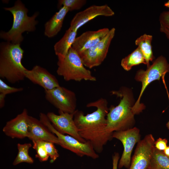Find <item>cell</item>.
Segmentation results:
<instances>
[{
  "label": "cell",
  "instance_id": "cell-20",
  "mask_svg": "<svg viewBox=\"0 0 169 169\" xmlns=\"http://www.w3.org/2000/svg\"><path fill=\"white\" fill-rule=\"evenodd\" d=\"M152 40V35L144 34L137 38L135 41L136 45L144 56L147 68L150 65V62L152 61L154 58L151 44Z\"/></svg>",
  "mask_w": 169,
  "mask_h": 169
},
{
  "label": "cell",
  "instance_id": "cell-24",
  "mask_svg": "<svg viewBox=\"0 0 169 169\" xmlns=\"http://www.w3.org/2000/svg\"><path fill=\"white\" fill-rule=\"evenodd\" d=\"M44 141L38 140L33 141V148L36 152L35 157L41 162L47 161L49 157L44 145Z\"/></svg>",
  "mask_w": 169,
  "mask_h": 169
},
{
  "label": "cell",
  "instance_id": "cell-1",
  "mask_svg": "<svg viewBox=\"0 0 169 169\" xmlns=\"http://www.w3.org/2000/svg\"><path fill=\"white\" fill-rule=\"evenodd\" d=\"M86 107H95L96 109L85 115L82 111L77 110L74 113V121L81 137L90 142L97 153H101L104 146L113 138V134L106 130L108 102L101 98L88 103Z\"/></svg>",
  "mask_w": 169,
  "mask_h": 169
},
{
  "label": "cell",
  "instance_id": "cell-23",
  "mask_svg": "<svg viewBox=\"0 0 169 169\" xmlns=\"http://www.w3.org/2000/svg\"><path fill=\"white\" fill-rule=\"evenodd\" d=\"M17 145L18 151V153L13 162V165L15 166L22 162H26L29 164L33 163L34 160L29 156L28 153L29 149L32 146L31 144L30 143L24 144L18 143Z\"/></svg>",
  "mask_w": 169,
  "mask_h": 169
},
{
  "label": "cell",
  "instance_id": "cell-30",
  "mask_svg": "<svg viewBox=\"0 0 169 169\" xmlns=\"http://www.w3.org/2000/svg\"><path fill=\"white\" fill-rule=\"evenodd\" d=\"M120 158L119 154L115 152L112 157L113 168L112 169H117L118 162Z\"/></svg>",
  "mask_w": 169,
  "mask_h": 169
},
{
  "label": "cell",
  "instance_id": "cell-17",
  "mask_svg": "<svg viewBox=\"0 0 169 169\" xmlns=\"http://www.w3.org/2000/svg\"><path fill=\"white\" fill-rule=\"evenodd\" d=\"M28 138L32 141H43L59 145L58 138L40 120L29 116Z\"/></svg>",
  "mask_w": 169,
  "mask_h": 169
},
{
  "label": "cell",
  "instance_id": "cell-29",
  "mask_svg": "<svg viewBox=\"0 0 169 169\" xmlns=\"http://www.w3.org/2000/svg\"><path fill=\"white\" fill-rule=\"evenodd\" d=\"M160 24L169 29V11H164L159 17Z\"/></svg>",
  "mask_w": 169,
  "mask_h": 169
},
{
  "label": "cell",
  "instance_id": "cell-9",
  "mask_svg": "<svg viewBox=\"0 0 169 169\" xmlns=\"http://www.w3.org/2000/svg\"><path fill=\"white\" fill-rule=\"evenodd\" d=\"M45 93L46 99L59 111L73 114L77 110V98L73 91L60 86L45 90Z\"/></svg>",
  "mask_w": 169,
  "mask_h": 169
},
{
  "label": "cell",
  "instance_id": "cell-8",
  "mask_svg": "<svg viewBox=\"0 0 169 169\" xmlns=\"http://www.w3.org/2000/svg\"><path fill=\"white\" fill-rule=\"evenodd\" d=\"M115 29L112 28L100 42L90 49L78 54L85 67L90 69L101 64L106 57Z\"/></svg>",
  "mask_w": 169,
  "mask_h": 169
},
{
  "label": "cell",
  "instance_id": "cell-4",
  "mask_svg": "<svg viewBox=\"0 0 169 169\" xmlns=\"http://www.w3.org/2000/svg\"><path fill=\"white\" fill-rule=\"evenodd\" d=\"M4 9L12 13L13 22L8 31L1 32L0 38L13 44H20L23 40L22 35L23 32H33L36 29L35 26L38 22L36 18L38 13L36 12L32 16H28V9L19 0L16 1L13 6Z\"/></svg>",
  "mask_w": 169,
  "mask_h": 169
},
{
  "label": "cell",
  "instance_id": "cell-15",
  "mask_svg": "<svg viewBox=\"0 0 169 169\" xmlns=\"http://www.w3.org/2000/svg\"><path fill=\"white\" fill-rule=\"evenodd\" d=\"M28 116L27 110L24 109L21 113L7 122L3 129V133L12 138L28 137Z\"/></svg>",
  "mask_w": 169,
  "mask_h": 169
},
{
  "label": "cell",
  "instance_id": "cell-2",
  "mask_svg": "<svg viewBox=\"0 0 169 169\" xmlns=\"http://www.w3.org/2000/svg\"><path fill=\"white\" fill-rule=\"evenodd\" d=\"M120 98L119 104L111 105L106 116V130L110 133L125 131L133 128L136 115L133 107L135 103L132 92L125 87H122L118 90L111 92Z\"/></svg>",
  "mask_w": 169,
  "mask_h": 169
},
{
  "label": "cell",
  "instance_id": "cell-33",
  "mask_svg": "<svg viewBox=\"0 0 169 169\" xmlns=\"http://www.w3.org/2000/svg\"><path fill=\"white\" fill-rule=\"evenodd\" d=\"M164 77H165V76H163L162 77V81H163L164 84V85L165 87V88H166V93H167V95H168V98L169 101V93L168 90H167V88L166 87V82H165V80ZM166 127L169 130V120L168 122L167 123V124H166Z\"/></svg>",
  "mask_w": 169,
  "mask_h": 169
},
{
  "label": "cell",
  "instance_id": "cell-26",
  "mask_svg": "<svg viewBox=\"0 0 169 169\" xmlns=\"http://www.w3.org/2000/svg\"><path fill=\"white\" fill-rule=\"evenodd\" d=\"M54 144L52 142L44 141V145L47 153L50 158L51 163L54 161L59 156L58 151L56 148Z\"/></svg>",
  "mask_w": 169,
  "mask_h": 169
},
{
  "label": "cell",
  "instance_id": "cell-16",
  "mask_svg": "<svg viewBox=\"0 0 169 169\" xmlns=\"http://www.w3.org/2000/svg\"><path fill=\"white\" fill-rule=\"evenodd\" d=\"M109 30V28H104L96 31L85 32L76 38L71 47L78 54L85 51L101 40Z\"/></svg>",
  "mask_w": 169,
  "mask_h": 169
},
{
  "label": "cell",
  "instance_id": "cell-25",
  "mask_svg": "<svg viewBox=\"0 0 169 169\" xmlns=\"http://www.w3.org/2000/svg\"><path fill=\"white\" fill-rule=\"evenodd\" d=\"M59 6H64L69 11L80 9L86 3L85 0H59L58 2Z\"/></svg>",
  "mask_w": 169,
  "mask_h": 169
},
{
  "label": "cell",
  "instance_id": "cell-6",
  "mask_svg": "<svg viewBox=\"0 0 169 169\" xmlns=\"http://www.w3.org/2000/svg\"><path fill=\"white\" fill-rule=\"evenodd\" d=\"M169 72V63L162 56L158 57L146 70L140 69L137 71L135 79L141 82L142 86L138 98L133 107L136 115L139 114L145 108V105L140 103V100L146 87L151 82L159 80Z\"/></svg>",
  "mask_w": 169,
  "mask_h": 169
},
{
  "label": "cell",
  "instance_id": "cell-28",
  "mask_svg": "<svg viewBox=\"0 0 169 169\" xmlns=\"http://www.w3.org/2000/svg\"><path fill=\"white\" fill-rule=\"evenodd\" d=\"M167 140L166 139L159 138L155 141V147L158 150L163 151L167 146Z\"/></svg>",
  "mask_w": 169,
  "mask_h": 169
},
{
  "label": "cell",
  "instance_id": "cell-3",
  "mask_svg": "<svg viewBox=\"0 0 169 169\" xmlns=\"http://www.w3.org/2000/svg\"><path fill=\"white\" fill-rule=\"evenodd\" d=\"M20 45L8 41L0 44V77L12 84L26 78L27 69L22 63L24 51Z\"/></svg>",
  "mask_w": 169,
  "mask_h": 169
},
{
  "label": "cell",
  "instance_id": "cell-10",
  "mask_svg": "<svg viewBox=\"0 0 169 169\" xmlns=\"http://www.w3.org/2000/svg\"><path fill=\"white\" fill-rule=\"evenodd\" d=\"M140 130L136 127L113 133V138L120 141L124 147L123 152L118 165L119 168L125 167L129 169L132 151L135 144L140 140Z\"/></svg>",
  "mask_w": 169,
  "mask_h": 169
},
{
  "label": "cell",
  "instance_id": "cell-11",
  "mask_svg": "<svg viewBox=\"0 0 169 169\" xmlns=\"http://www.w3.org/2000/svg\"><path fill=\"white\" fill-rule=\"evenodd\" d=\"M155 141L153 135L149 134L137 143L129 169L149 168Z\"/></svg>",
  "mask_w": 169,
  "mask_h": 169
},
{
  "label": "cell",
  "instance_id": "cell-36",
  "mask_svg": "<svg viewBox=\"0 0 169 169\" xmlns=\"http://www.w3.org/2000/svg\"><path fill=\"white\" fill-rule=\"evenodd\" d=\"M148 169H150L149 168H148Z\"/></svg>",
  "mask_w": 169,
  "mask_h": 169
},
{
  "label": "cell",
  "instance_id": "cell-21",
  "mask_svg": "<svg viewBox=\"0 0 169 169\" xmlns=\"http://www.w3.org/2000/svg\"><path fill=\"white\" fill-rule=\"evenodd\" d=\"M141 64L146 65L144 56L138 47L131 53L122 59L121 62V66L126 71H129L133 66Z\"/></svg>",
  "mask_w": 169,
  "mask_h": 169
},
{
  "label": "cell",
  "instance_id": "cell-14",
  "mask_svg": "<svg viewBox=\"0 0 169 169\" xmlns=\"http://www.w3.org/2000/svg\"><path fill=\"white\" fill-rule=\"evenodd\" d=\"M25 77L33 84L42 87L45 90H51L60 86L54 75L38 65L34 66L31 70L27 69Z\"/></svg>",
  "mask_w": 169,
  "mask_h": 169
},
{
  "label": "cell",
  "instance_id": "cell-18",
  "mask_svg": "<svg viewBox=\"0 0 169 169\" xmlns=\"http://www.w3.org/2000/svg\"><path fill=\"white\" fill-rule=\"evenodd\" d=\"M69 11L67 8L62 7L45 24L44 33L48 38L56 35L60 31L67 14Z\"/></svg>",
  "mask_w": 169,
  "mask_h": 169
},
{
  "label": "cell",
  "instance_id": "cell-7",
  "mask_svg": "<svg viewBox=\"0 0 169 169\" xmlns=\"http://www.w3.org/2000/svg\"><path fill=\"white\" fill-rule=\"evenodd\" d=\"M41 121L58 138L59 145L68 150L80 157L86 156L93 159L99 157V155L89 141L81 142L69 135H65L58 132L54 127L47 115L41 113L39 115Z\"/></svg>",
  "mask_w": 169,
  "mask_h": 169
},
{
  "label": "cell",
  "instance_id": "cell-5",
  "mask_svg": "<svg viewBox=\"0 0 169 169\" xmlns=\"http://www.w3.org/2000/svg\"><path fill=\"white\" fill-rule=\"evenodd\" d=\"M57 57L56 72L65 81H96L95 77L85 68L79 55L72 47L66 55Z\"/></svg>",
  "mask_w": 169,
  "mask_h": 169
},
{
  "label": "cell",
  "instance_id": "cell-34",
  "mask_svg": "<svg viewBox=\"0 0 169 169\" xmlns=\"http://www.w3.org/2000/svg\"><path fill=\"white\" fill-rule=\"evenodd\" d=\"M163 151L166 155L169 157V145L167 146L166 148Z\"/></svg>",
  "mask_w": 169,
  "mask_h": 169
},
{
  "label": "cell",
  "instance_id": "cell-12",
  "mask_svg": "<svg viewBox=\"0 0 169 169\" xmlns=\"http://www.w3.org/2000/svg\"><path fill=\"white\" fill-rule=\"evenodd\" d=\"M59 115L49 112L47 115L54 128L60 133L66 134L82 142L86 140L79 135L74 120V113L70 114L59 111Z\"/></svg>",
  "mask_w": 169,
  "mask_h": 169
},
{
  "label": "cell",
  "instance_id": "cell-35",
  "mask_svg": "<svg viewBox=\"0 0 169 169\" xmlns=\"http://www.w3.org/2000/svg\"><path fill=\"white\" fill-rule=\"evenodd\" d=\"M164 6L169 8V0L165 3Z\"/></svg>",
  "mask_w": 169,
  "mask_h": 169
},
{
  "label": "cell",
  "instance_id": "cell-19",
  "mask_svg": "<svg viewBox=\"0 0 169 169\" xmlns=\"http://www.w3.org/2000/svg\"><path fill=\"white\" fill-rule=\"evenodd\" d=\"M77 32L70 27L62 38L55 44L54 50L57 56L66 55L75 40Z\"/></svg>",
  "mask_w": 169,
  "mask_h": 169
},
{
  "label": "cell",
  "instance_id": "cell-13",
  "mask_svg": "<svg viewBox=\"0 0 169 169\" xmlns=\"http://www.w3.org/2000/svg\"><path fill=\"white\" fill-rule=\"evenodd\" d=\"M115 14L114 11L107 5H93L77 13L70 23V27L77 30L84 24L100 16L109 17Z\"/></svg>",
  "mask_w": 169,
  "mask_h": 169
},
{
  "label": "cell",
  "instance_id": "cell-32",
  "mask_svg": "<svg viewBox=\"0 0 169 169\" xmlns=\"http://www.w3.org/2000/svg\"><path fill=\"white\" fill-rule=\"evenodd\" d=\"M6 95L2 93H0V108H3L5 105Z\"/></svg>",
  "mask_w": 169,
  "mask_h": 169
},
{
  "label": "cell",
  "instance_id": "cell-22",
  "mask_svg": "<svg viewBox=\"0 0 169 169\" xmlns=\"http://www.w3.org/2000/svg\"><path fill=\"white\" fill-rule=\"evenodd\" d=\"M150 169H169V157L154 147L150 161Z\"/></svg>",
  "mask_w": 169,
  "mask_h": 169
},
{
  "label": "cell",
  "instance_id": "cell-27",
  "mask_svg": "<svg viewBox=\"0 0 169 169\" xmlns=\"http://www.w3.org/2000/svg\"><path fill=\"white\" fill-rule=\"evenodd\" d=\"M23 90L22 87L16 88L8 85L2 79H0V93L6 95L11 93L19 92Z\"/></svg>",
  "mask_w": 169,
  "mask_h": 169
},
{
  "label": "cell",
  "instance_id": "cell-31",
  "mask_svg": "<svg viewBox=\"0 0 169 169\" xmlns=\"http://www.w3.org/2000/svg\"><path fill=\"white\" fill-rule=\"evenodd\" d=\"M160 31L164 33L166 37L169 39V29L164 26L161 24H160Z\"/></svg>",
  "mask_w": 169,
  "mask_h": 169
}]
</instances>
